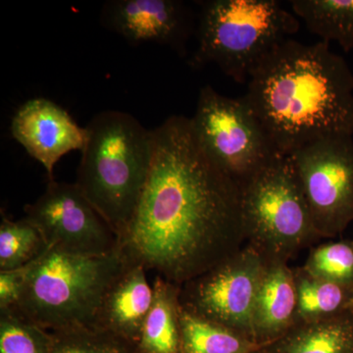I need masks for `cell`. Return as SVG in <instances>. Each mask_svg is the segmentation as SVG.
Returning <instances> with one entry per match:
<instances>
[{"instance_id":"1","label":"cell","mask_w":353,"mask_h":353,"mask_svg":"<svg viewBox=\"0 0 353 353\" xmlns=\"http://www.w3.org/2000/svg\"><path fill=\"white\" fill-rule=\"evenodd\" d=\"M152 134L150 175L120 250L182 285L246 245L241 190L204 152L190 118L171 116Z\"/></svg>"},{"instance_id":"2","label":"cell","mask_w":353,"mask_h":353,"mask_svg":"<svg viewBox=\"0 0 353 353\" xmlns=\"http://www.w3.org/2000/svg\"><path fill=\"white\" fill-rule=\"evenodd\" d=\"M243 97L281 154L353 137V73L326 41L281 43L253 71Z\"/></svg>"},{"instance_id":"3","label":"cell","mask_w":353,"mask_h":353,"mask_svg":"<svg viewBox=\"0 0 353 353\" xmlns=\"http://www.w3.org/2000/svg\"><path fill=\"white\" fill-rule=\"evenodd\" d=\"M85 129L76 183L120 238L150 175L152 131L131 114L116 110L97 114Z\"/></svg>"},{"instance_id":"4","label":"cell","mask_w":353,"mask_h":353,"mask_svg":"<svg viewBox=\"0 0 353 353\" xmlns=\"http://www.w3.org/2000/svg\"><path fill=\"white\" fill-rule=\"evenodd\" d=\"M127 263L120 248L97 256L50 248L36 260L12 309L48 332L92 326L106 292Z\"/></svg>"},{"instance_id":"5","label":"cell","mask_w":353,"mask_h":353,"mask_svg":"<svg viewBox=\"0 0 353 353\" xmlns=\"http://www.w3.org/2000/svg\"><path fill=\"white\" fill-rule=\"evenodd\" d=\"M301 28L276 0H208L201 3L192 68L215 64L239 83Z\"/></svg>"},{"instance_id":"6","label":"cell","mask_w":353,"mask_h":353,"mask_svg":"<svg viewBox=\"0 0 353 353\" xmlns=\"http://www.w3.org/2000/svg\"><path fill=\"white\" fill-rule=\"evenodd\" d=\"M246 245L288 262L319 240L290 155L276 153L241 188Z\"/></svg>"},{"instance_id":"7","label":"cell","mask_w":353,"mask_h":353,"mask_svg":"<svg viewBox=\"0 0 353 353\" xmlns=\"http://www.w3.org/2000/svg\"><path fill=\"white\" fill-rule=\"evenodd\" d=\"M190 122L204 152L241 188L278 153L245 99L210 85L199 92Z\"/></svg>"},{"instance_id":"8","label":"cell","mask_w":353,"mask_h":353,"mask_svg":"<svg viewBox=\"0 0 353 353\" xmlns=\"http://www.w3.org/2000/svg\"><path fill=\"white\" fill-rule=\"evenodd\" d=\"M265 264L266 259L245 245L210 270L180 285L181 307L255 341L253 313Z\"/></svg>"},{"instance_id":"9","label":"cell","mask_w":353,"mask_h":353,"mask_svg":"<svg viewBox=\"0 0 353 353\" xmlns=\"http://www.w3.org/2000/svg\"><path fill=\"white\" fill-rule=\"evenodd\" d=\"M320 238L353 222V137H332L290 154Z\"/></svg>"},{"instance_id":"10","label":"cell","mask_w":353,"mask_h":353,"mask_svg":"<svg viewBox=\"0 0 353 353\" xmlns=\"http://www.w3.org/2000/svg\"><path fill=\"white\" fill-rule=\"evenodd\" d=\"M25 218L46 245L61 252L108 255L120 248V238L77 183L50 181L36 201L25 206Z\"/></svg>"},{"instance_id":"11","label":"cell","mask_w":353,"mask_h":353,"mask_svg":"<svg viewBox=\"0 0 353 353\" xmlns=\"http://www.w3.org/2000/svg\"><path fill=\"white\" fill-rule=\"evenodd\" d=\"M13 138L43 165L50 181L55 165L74 150L83 152L88 139L85 128L79 126L61 106L46 99L25 102L11 123Z\"/></svg>"},{"instance_id":"12","label":"cell","mask_w":353,"mask_h":353,"mask_svg":"<svg viewBox=\"0 0 353 353\" xmlns=\"http://www.w3.org/2000/svg\"><path fill=\"white\" fill-rule=\"evenodd\" d=\"M109 29L130 43H153L183 51L192 29L189 7L179 0H116L104 6Z\"/></svg>"},{"instance_id":"13","label":"cell","mask_w":353,"mask_h":353,"mask_svg":"<svg viewBox=\"0 0 353 353\" xmlns=\"http://www.w3.org/2000/svg\"><path fill=\"white\" fill-rule=\"evenodd\" d=\"M143 265L128 261L102 299L92 327L115 334L138 347L153 301V287Z\"/></svg>"},{"instance_id":"14","label":"cell","mask_w":353,"mask_h":353,"mask_svg":"<svg viewBox=\"0 0 353 353\" xmlns=\"http://www.w3.org/2000/svg\"><path fill=\"white\" fill-rule=\"evenodd\" d=\"M297 294L294 269L288 262L266 260L254 313V341L266 345L277 340L296 321Z\"/></svg>"},{"instance_id":"15","label":"cell","mask_w":353,"mask_h":353,"mask_svg":"<svg viewBox=\"0 0 353 353\" xmlns=\"http://www.w3.org/2000/svg\"><path fill=\"white\" fill-rule=\"evenodd\" d=\"M264 348L267 353H353L352 310L319 321L296 323Z\"/></svg>"},{"instance_id":"16","label":"cell","mask_w":353,"mask_h":353,"mask_svg":"<svg viewBox=\"0 0 353 353\" xmlns=\"http://www.w3.org/2000/svg\"><path fill=\"white\" fill-rule=\"evenodd\" d=\"M152 287V307L137 347L145 353H180V285L155 276Z\"/></svg>"},{"instance_id":"17","label":"cell","mask_w":353,"mask_h":353,"mask_svg":"<svg viewBox=\"0 0 353 353\" xmlns=\"http://www.w3.org/2000/svg\"><path fill=\"white\" fill-rule=\"evenodd\" d=\"M297 294L296 321L313 322L347 313L353 308V287L310 275L303 267L294 269Z\"/></svg>"},{"instance_id":"18","label":"cell","mask_w":353,"mask_h":353,"mask_svg":"<svg viewBox=\"0 0 353 353\" xmlns=\"http://www.w3.org/2000/svg\"><path fill=\"white\" fill-rule=\"evenodd\" d=\"M292 13L322 41H336L345 52L353 48V0H292Z\"/></svg>"},{"instance_id":"19","label":"cell","mask_w":353,"mask_h":353,"mask_svg":"<svg viewBox=\"0 0 353 353\" xmlns=\"http://www.w3.org/2000/svg\"><path fill=\"white\" fill-rule=\"evenodd\" d=\"M180 353H248L261 347L243 334L181 309Z\"/></svg>"},{"instance_id":"20","label":"cell","mask_w":353,"mask_h":353,"mask_svg":"<svg viewBox=\"0 0 353 353\" xmlns=\"http://www.w3.org/2000/svg\"><path fill=\"white\" fill-rule=\"evenodd\" d=\"M50 248L30 221L2 216L0 224V271L13 270L34 261Z\"/></svg>"},{"instance_id":"21","label":"cell","mask_w":353,"mask_h":353,"mask_svg":"<svg viewBox=\"0 0 353 353\" xmlns=\"http://www.w3.org/2000/svg\"><path fill=\"white\" fill-rule=\"evenodd\" d=\"M51 353H136L137 345L92 326L50 332Z\"/></svg>"},{"instance_id":"22","label":"cell","mask_w":353,"mask_h":353,"mask_svg":"<svg viewBox=\"0 0 353 353\" xmlns=\"http://www.w3.org/2000/svg\"><path fill=\"white\" fill-rule=\"evenodd\" d=\"M0 353H51V334L14 309L0 310Z\"/></svg>"},{"instance_id":"23","label":"cell","mask_w":353,"mask_h":353,"mask_svg":"<svg viewBox=\"0 0 353 353\" xmlns=\"http://www.w3.org/2000/svg\"><path fill=\"white\" fill-rule=\"evenodd\" d=\"M303 268L316 278L353 287V241H331L316 246Z\"/></svg>"},{"instance_id":"24","label":"cell","mask_w":353,"mask_h":353,"mask_svg":"<svg viewBox=\"0 0 353 353\" xmlns=\"http://www.w3.org/2000/svg\"><path fill=\"white\" fill-rule=\"evenodd\" d=\"M37 259L13 270L0 271V310L16 307Z\"/></svg>"},{"instance_id":"25","label":"cell","mask_w":353,"mask_h":353,"mask_svg":"<svg viewBox=\"0 0 353 353\" xmlns=\"http://www.w3.org/2000/svg\"><path fill=\"white\" fill-rule=\"evenodd\" d=\"M248 353H267L266 350H265L264 345H262L261 347L257 348V350H252V352Z\"/></svg>"},{"instance_id":"26","label":"cell","mask_w":353,"mask_h":353,"mask_svg":"<svg viewBox=\"0 0 353 353\" xmlns=\"http://www.w3.org/2000/svg\"><path fill=\"white\" fill-rule=\"evenodd\" d=\"M136 353H145V352H141V350H138V347H137Z\"/></svg>"},{"instance_id":"27","label":"cell","mask_w":353,"mask_h":353,"mask_svg":"<svg viewBox=\"0 0 353 353\" xmlns=\"http://www.w3.org/2000/svg\"><path fill=\"white\" fill-rule=\"evenodd\" d=\"M352 313H353V308H352Z\"/></svg>"},{"instance_id":"28","label":"cell","mask_w":353,"mask_h":353,"mask_svg":"<svg viewBox=\"0 0 353 353\" xmlns=\"http://www.w3.org/2000/svg\"></svg>"}]
</instances>
